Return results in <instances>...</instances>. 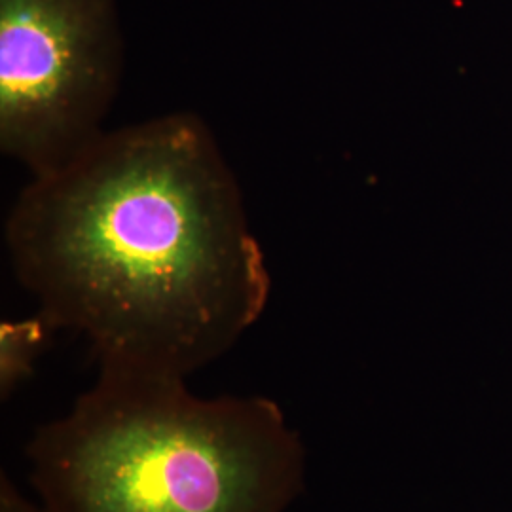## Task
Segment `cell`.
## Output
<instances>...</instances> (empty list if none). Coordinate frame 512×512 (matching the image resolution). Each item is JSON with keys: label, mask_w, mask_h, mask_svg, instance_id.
I'll use <instances>...</instances> for the list:
<instances>
[{"label": "cell", "mask_w": 512, "mask_h": 512, "mask_svg": "<svg viewBox=\"0 0 512 512\" xmlns=\"http://www.w3.org/2000/svg\"><path fill=\"white\" fill-rule=\"evenodd\" d=\"M19 283L99 372L186 380L255 325L270 274L211 129L177 112L103 131L33 175L6 220Z\"/></svg>", "instance_id": "obj_1"}, {"label": "cell", "mask_w": 512, "mask_h": 512, "mask_svg": "<svg viewBox=\"0 0 512 512\" xmlns=\"http://www.w3.org/2000/svg\"><path fill=\"white\" fill-rule=\"evenodd\" d=\"M44 512H287L306 452L266 397L194 395L186 380L99 372L27 446Z\"/></svg>", "instance_id": "obj_2"}, {"label": "cell", "mask_w": 512, "mask_h": 512, "mask_svg": "<svg viewBox=\"0 0 512 512\" xmlns=\"http://www.w3.org/2000/svg\"><path fill=\"white\" fill-rule=\"evenodd\" d=\"M120 76L114 0H0V148L31 175L105 131Z\"/></svg>", "instance_id": "obj_3"}, {"label": "cell", "mask_w": 512, "mask_h": 512, "mask_svg": "<svg viewBox=\"0 0 512 512\" xmlns=\"http://www.w3.org/2000/svg\"><path fill=\"white\" fill-rule=\"evenodd\" d=\"M57 329L54 323L38 311L21 321H2L0 325V397L8 401L25 384L46 351Z\"/></svg>", "instance_id": "obj_4"}, {"label": "cell", "mask_w": 512, "mask_h": 512, "mask_svg": "<svg viewBox=\"0 0 512 512\" xmlns=\"http://www.w3.org/2000/svg\"><path fill=\"white\" fill-rule=\"evenodd\" d=\"M0 512H44L42 507L19 494L14 482L6 475L0 480Z\"/></svg>", "instance_id": "obj_5"}]
</instances>
